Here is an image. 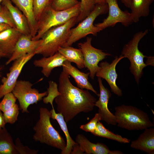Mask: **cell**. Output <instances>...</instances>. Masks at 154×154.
I'll list each match as a JSON object with an SVG mask.
<instances>
[{"label": "cell", "mask_w": 154, "mask_h": 154, "mask_svg": "<svg viewBox=\"0 0 154 154\" xmlns=\"http://www.w3.org/2000/svg\"><path fill=\"white\" fill-rule=\"evenodd\" d=\"M11 27L6 24L0 23V33L4 30Z\"/></svg>", "instance_id": "cell-37"}, {"label": "cell", "mask_w": 154, "mask_h": 154, "mask_svg": "<svg viewBox=\"0 0 154 154\" xmlns=\"http://www.w3.org/2000/svg\"><path fill=\"white\" fill-rule=\"evenodd\" d=\"M39 112V118L33 128L35 132L33 139L63 151L66 142L52 125L50 111L46 108L41 107Z\"/></svg>", "instance_id": "cell-3"}, {"label": "cell", "mask_w": 154, "mask_h": 154, "mask_svg": "<svg viewBox=\"0 0 154 154\" xmlns=\"http://www.w3.org/2000/svg\"><path fill=\"white\" fill-rule=\"evenodd\" d=\"M69 77L64 71L61 72L58 87L60 94L54 99L57 110L63 116L66 123L81 112L92 111L97 100L88 90L73 85Z\"/></svg>", "instance_id": "cell-1"}, {"label": "cell", "mask_w": 154, "mask_h": 154, "mask_svg": "<svg viewBox=\"0 0 154 154\" xmlns=\"http://www.w3.org/2000/svg\"><path fill=\"white\" fill-rule=\"evenodd\" d=\"M148 32L149 30L146 29L135 33L132 39L124 46L121 53V55L129 60L130 71L137 84L142 75L143 69L147 66L144 62V58L147 57L139 50L138 44Z\"/></svg>", "instance_id": "cell-6"}, {"label": "cell", "mask_w": 154, "mask_h": 154, "mask_svg": "<svg viewBox=\"0 0 154 154\" xmlns=\"http://www.w3.org/2000/svg\"><path fill=\"white\" fill-rule=\"evenodd\" d=\"M77 18H72L65 23L52 27L46 32L40 39L41 41L35 50L36 54L48 57L58 52L59 48L62 47L68 40L71 29L77 23Z\"/></svg>", "instance_id": "cell-2"}, {"label": "cell", "mask_w": 154, "mask_h": 154, "mask_svg": "<svg viewBox=\"0 0 154 154\" xmlns=\"http://www.w3.org/2000/svg\"><path fill=\"white\" fill-rule=\"evenodd\" d=\"M124 58L121 55L116 56L112 63L110 64L106 61L101 62L99 64L100 68L96 73L98 77L102 78L107 81L110 86L111 91L119 96L122 95V92L116 84L117 74L116 67L118 62Z\"/></svg>", "instance_id": "cell-12"}, {"label": "cell", "mask_w": 154, "mask_h": 154, "mask_svg": "<svg viewBox=\"0 0 154 154\" xmlns=\"http://www.w3.org/2000/svg\"><path fill=\"white\" fill-rule=\"evenodd\" d=\"M17 100L12 92L6 94L0 102V110L3 112L8 110L16 104Z\"/></svg>", "instance_id": "cell-32"}, {"label": "cell", "mask_w": 154, "mask_h": 154, "mask_svg": "<svg viewBox=\"0 0 154 154\" xmlns=\"http://www.w3.org/2000/svg\"><path fill=\"white\" fill-rule=\"evenodd\" d=\"M3 0H0V11L1 10L2 5H1V3Z\"/></svg>", "instance_id": "cell-42"}, {"label": "cell", "mask_w": 154, "mask_h": 154, "mask_svg": "<svg viewBox=\"0 0 154 154\" xmlns=\"http://www.w3.org/2000/svg\"><path fill=\"white\" fill-rule=\"evenodd\" d=\"M51 113V118L56 120L59 125L61 129L65 136L66 141L65 149L61 151V154H71L73 146L77 143L72 138L69 133L66 122L63 116L60 113H56L54 109L52 108L50 111Z\"/></svg>", "instance_id": "cell-24"}, {"label": "cell", "mask_w": 154, "mask_h": 154, "mask_svg": "<svg viewBox=\"0 0 154 154\" xmlns=\"http://www.w3.org/2000/svg\"><path fill=\"white\" fill-rule=\"evenodd\" d=\"M104 0L108 6V15L102 22L95 25L100 31L114 27L118 23L127 27L133 23L131 13L127 10H121L118 5L117 0Z\"/></svg>", "instance_id": "cell-9"}, {"label": "cell", "mask_w": 154, "mask_h": 154, "mask_svg": "<svg viewBox=\"0 0 154 154\" xmlns=\"http://www.w3.org/2000/svg\"><path fill=\"white\" fill-rule=\"evenodd\" d=\"M0 23L7 24L11 27L16 28L15 24L9 11L5 6L3 5L0 11Z\"/></svg>", "instance_id": "cell-33"}, {"label": "cell", "mask_w": 154, "mask_h": 154, "mask_svg": "<svg viewBox=\"0 0 154 154\" xmlns=\"http://www.w3.org/2000/svg\"><path fill=\"white\" fill-rule=\"evenodd\" d=\"M115 110L117 124L122 128L137 130L154 126L148 114L137 107L122 105L116 107Z\"/></svg>", "instance_id": "cell-4"}, {"label": "cell", "mask_w": 154, "mask_h": 154, "mask_svg": "<svg viewBox=\"0 0 154 154\" xmlns=\"http://www.w3.org/2000/svg\"><path fill=\"white\" fill-rule=\"evenodd\" d=\"M79 145L82 154H110L111 151L105 144L98 143H93L84 135L79 134L75 141Z\"/></svg>", "instance_id": "cell-20"}, {"label": "cell", "mask_w": 154, "mask_h": 154, "mask_svg": "<svg viewBox=\"0 0 154 154\" xmlns=\"http://www.w3.org/2000/svg\"><path fill=\"white\" fill-rule=\"evenodd\" d=\"M62 67L63 70L73 78L78 88L90 90L97 96H99V94L94 89L92 85L88 81L89 72L85 73L80 71L72 66L71 62L67 60L64 62Z\"/></svg>", "instance_id": "cell-15"}, {"label": "cell", "mask_w": 154, "mask_h": 154, "mask_svg": "<svg viewBox=\"0 0 154 154\" xmlns=\"http://www.w3.org/2000/svg\"><path fill=\"white\" fill-rule=\"evenodd\" d=\"M15 145L19 154H37L38 151L31 149L27 146H24L19 138L16 139Z\"/></svg>", "instance_id": "cell-35"}, {"label": "cell", "mask_w": 154, "mask_h": 154, "mask_svg": "<svg viewBox=\"0 0 154 154\" xmlns=\"http://www.w3.org/2000/svg\"><path fill=\"white\" fill-rule=\"evenodd\" d=\"M22 34L11 27L0 33V49L8 56L12 54L16 44Z\"/></svg>", "instance_id": "cell-17"}, {"label": "cell", "mask_w": 154, "mask_h": 154, "mask_svg": "<svg viewBox=\"0 0 154 154\" xmlns=\"http://www.w3.org/2000/svg\"><path fill=\"white\" fill-rule=\"evenodd\" d=\"M92 133L97 136L106 138L121 143H128L130 141L129 139L123 137L119 135L115 134L110 131L100 121L98 123L96 129Z\"/></svg>", "instance_id": "cell-26"}, {"label": "cell", "mask_w": 154, "mask_h": 154, "mask_svg": "<svg viewBox=\"0 0 154 154\" xmlns=\"http://www.w3.org/2000/svg\"><path fill=\"white\" fill-rule=\"evenodd\" d=\"M123 153L119 151H111L110 154H123Z\"/></svg>", "instance_id": "cell-39"}, {"label": "cell", "mask_w": 154, "mask_h": 154, "mask_svg": "<svg viewBox=\"0 0 154 154\" xmlns=\"http://www.w3.org/2000/svg\"><path fill=\"white\" fill-rule=\"evenodd\" d=\"M78 0H54L51 7L57 11H62L70 8L78 4Z\"/></svg>", "instance_id": "cell-29"}, {"label": "cell", "mask_w": 154, "mask_h": 154, "mask_svg": "<svg viewBox=\"0 0 154 154\" xmlns=\"http://www.w3.org/2000/svg\"><path fill=\"white\" fill-rule=\"evenodd\" d=\"M80 12V2L76 5L63 10H56L51 7H49L43 13L37 22V33L32 39H40L48 30L63 24L72 18L77 17Z\"/></svg>", "instance_id": "cell-5"}, {"label": "cell", "mask_w": 154, "mask_h": 154, "mask_svg": "<svg viewBox=\"0 0 154 154\" xmlns=\"http://www.w3.org/2000/svg\"><path fill=\"white\" fill-rule=\"evenodd\" d=\"M1 5L9 11L17 30L22 34L31 35L27 20L22 12L13 5L10 0H3Z\"/></svg>", "instance_id": "cell-18"}, {"label": "cell", "mask_w": 154, "mask_h": 154, "mask_svg": "<svg viewBox=\"0 0 154 154\" xmlns=\"http://www.w3.org/2000/svg\"><path fill=\"white\" fill-rule=\"evenodd\" d=\"M0 69H1V68H0Z\"/></svg>", "instance_id": "cell-43"}, {"label": "cell", "mask_w": 154, "mask_h": 154, "mask_svg": "<svg viewBox=\"0 0 154 154\" xmlns=\"http://www.w3.org/2000/svg\"><path fill=\"white\" fill-rule=\"evenodd\" d=\"M0 110V128L5 127V123L3 113Z\"/></svg>", "instance_id": "cell-36"}, {"label": "cell", "mask_w": 154, "mask_h": 154, "mask_svg": "<svg viewBox=\"0 0 154 154\" xmlns=\"http://www.w3.org/2000/svg\"><path fill=\"white\" fill-rule=\"evenodd\" d=\"M66 60L65 58L58 52L52 55L34 60L33 64L35 66L41 68V73L48 78L54 68L62 66L64 62Z\"/></svg>", "instance_id": "cell-16"}, {"label": "cell", "mask_w": 154, "mask_h": 154, "mask_svg": "<svg viewBox=\"0 0 154 154\" xmlns=\"http://www.w3.org/2000/svg\"><path fill=\"white\" fill-rule=\"evenodd\" d=\"M31 35L22 34L17 41L13 51L6 62L8 65L12 62L26 54L35 52L40 43V39H32Z\"/></svg>", "instance_id": "cell-14"}, {"label": "cell", "mask_w": 154, "mask_h": 154, "mask_svg": "<svg viewBox=\"0 0 154 154\" xmlns=\"http://www.w3.org/2000/svg\"><path fill=\"white\" fill-rule=\"evenodd\" d=\"M33 86L28 81L17 80L12 91L19 101L22 113H29L28 108L29 106L37 103L47 95V91L39 93L37 90L32 88Z\"/></svg>", "instance_id": "cell-8"}, {"label": "cell", "mask_w": 154, "mask_h": 154, "mask_svg": "<svg viewBox=\"0 0 154 154\" xmlns=\"http://www.w3.org/2000/svg\"><path fill=\"white\" fill-rule=\"evenodd\" d=\"M98 81L100 88L99 98L95 102V106L98 108V113L101 116L102 120L108 124L116 125L117 122L115 116L110 111L108 107L111 93L109 90L103 85L101 78L98 77Z\"/></svg>", "instance_id": "cell-13"}, {"label": "cell", "mask_w": 154, "mask_h": 154, "mask_svg": "<svg viewBox=\"0 0 154 154\" xmlns=\"http://www.w3.org/2000/svg\"><path fill=\"white\" fill-rule=\"evenodd\" d=\"M49 87L48 89V94L47 96L43 99L44 103L47 104L50 103L53 108V102L55 98L60 94L58 91V86L55 82L52 81L49 82Z\"/></svg>", "instance_id": "cell-31"}, {"label": "cell", "mask_w": 154, "mask_h": 154, "mask_svg": "<svg viewBox=\"0 0 154 154\" xmlns=\"http://www.w3.org/2000/svg\"><path fill=\"white\" fill-rule=\"evenodd\" d=\"M102 120V117L99 113H97L94 117L87 123L80 125V128L87 132L92 133L96 129L98 123Z\"/></svg>", "instance_id": "cell-34"}, {"label": "cell", "mask_w": 154, "mask_h": 154, "mask_svg": "<svg viewBox=\"0 0 154 154\" xmlns=\"http://www.w3.org/2000/svg\"><path fill=\"white\" fill-rule=\"evenodd\" d=\"M136 140L132 141L130 146L149 154L154 153V128L152 127L144 129Z\"/></svg>", "instance_id": "cell-19"}, {"label": "cell", "mask_w": 154, "mask_h": 154, "mask_svg": "<svg viewBox=\"0 0 154 154\" xmlns=\"http://www.w3.org/2000/svg\"><path fill=\"white\" fill-rule=\"evenodd\" d=\"M53 0H33L34 14L37 23L44 11L51 7Z\"/></svg>", "instance_id": "cell-27"}, {"label": "cell", "mask_w": 154, "mask_h": 154, "mask_svg": "<svg viewBox=\"0 0 154 154\" xmlns=\"http://www.w3.org/2000/svg\"><path fill=\"white\" fill-rule=\"evenodd\" d=\"M9 56L7 55L6 54L4 53H3L0 49V58L2 57H6Z\"/></svg>", "instance_id": "cell-40"}, {"label": "cell", "mask_w": 154, "mask_h": 154, "mask_svg": "<svg viewBox=\"0 0 154 154\" xmlns=\"http://www.w3.org/2000/svg\"><path fill=\"white\" fill-rule=\"evenodd\" d=\"M154 0H131L129 7L133 23L139 21L142 17L149 15L150 6Z\"/></svg>", "instance_id": "cell-22"}, {"label": "cell", "mask_w": 154, "mask_h": 154, "mask_svg": "<svg viewBox=\"0 0 154 154\" xmlns=\"http://www.w3.org/2000/svg\"><path fill=\"white\" fill-rule=\"evenodd\" d=\"M96 4H102L106 3L104 0H95Z\"/></svg>", "instance_id": "cell-41"}, {"label": "cell", "mask_w": 154, "mask_h": 154, "mask_svg": "<svg viewBox=\"0 0 154 154\" xmlns=\"http://www.w3.org/2000/svg\"><path fill=\"white\" fill-rule=\"evenodd\" d=\"M80 12L77 18V23L86 18L94 9L96 3L95 0H80Z\"/></svg>", "instance_id": "cell-28"}, {"label": "cell", "mask_w": 154, "mask_h": 154, "mask_svg": "<svg viewBox=\"0 0 154 154\" xmlns=\"http://www.w3.org/2000/svg\"><path fill=\"white\" fill-rule=\"evenodd\" d=\"M0 154H19L12 137L5 127L0 128Z\"/></svg>", "instance_id": "cell-25"}, {"label": "cell", "mask_w": 154, "mask_h": 154, "mask_svg": "<svg viewBox=\"0 0 154 154\" xmlns=\"http://www.w3.org/2000/svg\"><path fill=\"white\" fill-rule=\"evenodd\" d=\"M19 107L16 104L11 108L3 112L4 121L6 124H14L17 120L19 113Z\"/></svg>", "instance_id": "cell-30"}, {"label": "cell", "mask_w": 154, "mask_h": 154, "mask_svg": "<svg viewBox=\"0 0 154 154\" xmlns=\"http://www.w3.org/2000/svg\"><path fill=\"white\" fill-rule=\"evenodd\" d=\"M108 12V7L106 3L96 4L89 14L76 27L71 29L69 38L62 47L71 46L74 43L89 34L96 36L101 31L94 25V22L99 16Z\"/></svg>", "instance_id": "cell-7"}, {"label": "cell", "mask_w": 154, "mask_h": 154, "mask_svg": "<svg viewBox=\"0 0 154 154\" xmlns=\"http://www.w3.org/2000/svg\"><path fill=\"white\" fill-rule=\"evenodd\" d=\"M35 52L24 55L14 61L6 77L2 80L0 85V99L12 92L25 65L35 55Z\"/></svg>", "instance_id": "cell-11"}, {"label": "cell", "mask_w": 154, "mask_h": 154, "mask_svg": "<svg viewBox=\"0 0 154 154\" xmlns=\"http://www.w3.org/2000/svg\"><path fill=\"white\" fill-rule=\"evenodd\" d=\"M24 15L28 21L31 35L32 37L36 35L37 23L35 17L33 0H10Z\"/></svg>", "instance_id": "cell-21"}, {"label": "cell", "mask_w": 154, "mask_h": 154, "mask_svg": "<svg viewBox=\"0 0 154 154\" xmlns=\"http://www.w3.org/2000/svg\"><path fill=\"white\" fill-rule=\"evenodd\" d=\"M58 52L69 62L75 63L80 69L85 68L83 56L80 48L71 46L60 47Z\"/></svg>", "instance_id": "cell-23"}, {"label": "cell", "mask_w": 154, "mask_h": 154, "mask_svg": "<svg viewBox=\"0 0 154 154\" xmlns=\"http://www.w3.org/2000/svg\"><path fill=\"white\" fill-rule=\"evenodd\" d=\"M121 2L124 4L125 6L129 8L130 3L131 0H121Z\"/></svg>", "instance_id": "cell-38"}, {"label": "cell", "mask_w": 154, "mask_h": 154, "mask_svg": "<svg viewBox=\"0 0 154 154\" xmlns=\"http://www.w3.org/2000/svg\"><path fill=\"white\" fill-rule=\"evenodd\" d=\"M92 40L91 37H87L85 42L79 43L78 46L83 56L85 68L89 71L90 76L94 79L100 68L98 65L99 62L111 54L93 47L91 44Z\"/></svg>", "instance_id": "cell-10"}]
</instances>
